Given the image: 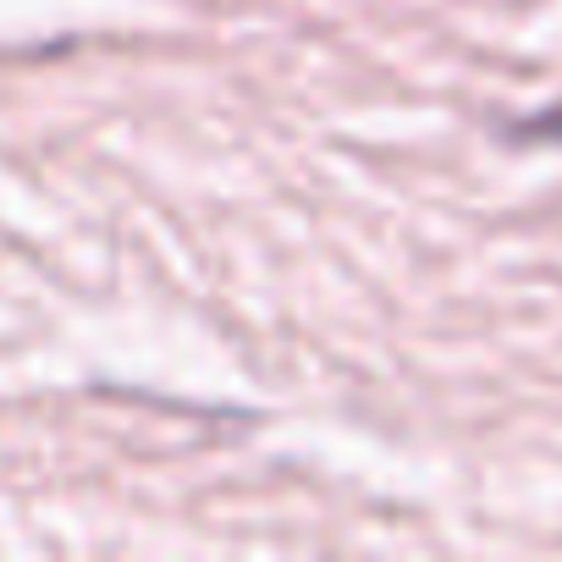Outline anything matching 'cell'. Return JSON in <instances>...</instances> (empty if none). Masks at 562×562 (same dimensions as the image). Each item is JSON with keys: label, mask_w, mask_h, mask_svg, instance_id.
<instances>
[{"label": "cell", "mask_w": 562, "mask_h": 562, "mask_svg": "<svg viewBox=\"0 0 562 562\" xmlns=\"http://www.w3.org/2000/svg\"><path fill=\"white\" fill-rule=\"evenodd\" d=\"M557 133H562V127H557Z\"/></svg>", "instance_id": "1"}]
</instances>
